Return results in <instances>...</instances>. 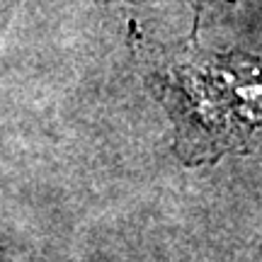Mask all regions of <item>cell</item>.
<instances>
[{
  "instance_id": "cell-1",
  "label": "cell",
  "mask_w": 262,
  "mask_h": 262,
  "mask_svg": "<svg viewBox=\"0 0 262 262\" xmlns=\"http://www.w3.org/2000/svg\"><path fill=\"white\" fill-rule=\"evenodd\" d=\"M153 80L189 158L238 148L262 129V56L189 51L153 61Z\"/></svg>"
},
{
  "instance_id": "cell-2",
  "label": "cell",
  "mask_w": 262,
  "mask_h": 262,
  "mask_svg": "<svg viewBox=\"0 0 262 262\" xmlns=\"http://www.w3.org/2000/svg\"><path fill=\"white\" fill-rule=\"evenodd\" d=\"M15 8V0H0V34H3V29L8 25V17L10 12Z\"/></svg>"
},
{
  "instance_id": "cell-3",
  "label": "cell",
  "mask_w": 262,
  "mask_h": 262,
  "mask_svg": "<svg viewBox=\"0 0 262 262\" xmlns=\"http://www.w3.org/2000/svg\"><path fill=\"white\" fill-rule=\"evenodd\" d=\"M185 3H192L196 10V15H199L204 8H211V5H231L233 0H185Z\"/></svg>"
}]
</instances>
